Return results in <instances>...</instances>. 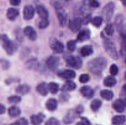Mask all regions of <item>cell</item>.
<instances>
[{"instance_id":"obj_52","label":"cell","mask_w":126,"mask_h":125,"mask_svg":"<svg viewBox=\"0 0 126 125\" xmlns=\"http://www.w3.org/2000/svg\"><path fill=\"white\" fill-rule=\"evenodd\" d=\"M11 125H17V123H16V122H14V123H13L11 124Z\"/></svg>"},{"instance_id":"obj_36","label":"cell","mask_w":126,"mask_h":125,"mask_svg":"<svg viewBox=\"0 0 126 125\" xmlns=\"http://www.w3.org/2000/svg\"><path fill=\"white\" fill-rule=\"evenodd\" d=\"M122 41L121 47V54L123 56L126 54V36H121Z\"/></svg>"},{"instance_id":"obj_4","label":"cell","mask_w":126,"mask_h":125,"mask_svg":"<svg viewBox=\"0 0 126 125\" xmlns=\"http://www.w3.org/2000/svg\"><path fill=\"white\" fill-rule=\"evenodd\" d=\"M103 47L106 52L111 58L115 60L119 58V55L116 50V47L115 44L113 42L108 39H106L103 42Z\"/></svg>"},{"instance_id":"obj_45","label":"cell","mask_w":126,"mask_h":125,"mask_svg":"<svg viewBox=\"0 0 126 125\" xmlns=\"http://www.w3.org/2000/svg\"><path fill=\"white\" fill-rule=\"evenodd\" d=\"M16 123L18 125H28V121L24 118H21L18 119L17 121H16Z\"/></svg>"},{"instance_id":"obj_10","label":"cell","mask_w":126,"mask_h":125,"mask_svg":"<svg viewBox=\"0 0 126 125\" xmlns=\"http://www.w3.org/2000/svg\"><path fill=\"white\" fill-rule=\"evenodd\" d=\"M46 66L51 71H55L59 64V58L56 56H50L47 59Z\"/></svg>"},{"instance_id":"obj_13","label":"cell","mask_w":126,"mask_h":125,"mask_svg":"<svg viewBox=\"0 0 126 125\" xmlns=\"http://www.w3.org/2000/svg\"><path fill=\"white\" fill-rule=\"evenodd\" d=\"M23 33L30 40H34L36 39L37 33L35 29L32 26H26L23 29Z\"/></svg>"},{"instance_id":"obj_46","label":"cell","mask_w":126,"mask_h":125,"mask_svg":"<svg viewBox=\"0 0 126 125\" xmlns=\"http://www.w3.org/2000/svg\"><path fill=\"white\" fill-rule=\"evenodd\" d=\"M89 4L91 7H98L100 6L99 2L96 0H89Z\"/></svg>"},{"instance_id":"obj_33","label":"cell","mask_w":126,"mask_h":125,"mask_svg":"<svg viewBox=\"0 0 126 125\" xmlns=\"http://www.w3.org/2000/svg\"><path fill=\"white\" fill-rule=\"evenodd\" d=\"M102 106V101L99 99H94L91 103V109L94 112H96L99 110Z\"/></svg>"},{"instance_id":"obj_19","label":"cell","mask_w":126,"mask_h":125,"mask_svg":"<svg viewBox=\"0 0 126 125\" xmlns=\"http://www.w3.org/2000/svg\"><path fill=\"white\" fill-rule=\"evenodd\" d=\"M46 107L49 111H54L57 108V101L55 99L50 98L46 102Z\"/></svg>"},{"instance_id":"obj_51","label":"cell","mask_w":126,"mask_h":125,"mask_svg":"<svg viewBox=\"0 0 126 125\" xmlns=\"http://www.w3.org/2000/svg\"><path fill=\"white\" fill-rule=\"evenodd\" d=\"M122 2H123V5H124L125 7H126V0H121Z\"/></svg>"},{"instance_id":"obj_12","label":"cell","mask_w":126,"mask_h":125,"mask_svg":"<svg viewBox=\"0 0 126 125\" xmlns=\"http://www.w3.org/2000/svg\"><path fill=\"white\" fill-rule=\"evenodd\" d=\"M23 18L26 20H30L32 19L34 15V9L31 5L25 6L23 11Z\"/></svg>"},{"instance_id":"obj_44","label":"cell","mask_w":126,"mask_h":125,"mask_svg":"<svg viewBox=\"0 0 126 125\" xmlns=\"http://www.w3.org/2000/svg\"><path fill=\"white\" fill-rule=\"evenodd\" d=\"M76 125H91L89 120L86 118H82L81 121L78 123Z\"/></svg>"},{"instance_id":"obj_42","label":"cell","mask_w":126,"mask_h":125,"mask_svg":"<svg viewBox=\"0 0 126 125\" xmlns=\"http://www.w3.org/2000/svg\"><path fill=\"white\" fill-rule=\"evenodd\" d=\"M118 71H119V69H118V67L117 66V65L113 64L111 66L110 68V72L111 75L114 76L117 75L118 74Z\"/></svg>"},{"instance_id":"obj_53","label":"cell","mask_w":126,"mask_h":125,"mask_svg":"<svg viewBox=\"0 0 126 125\" xmlns=\"http://www.w3.org/2000/svg\"><path fill=\"white\" fill-rule=\"evenodd\" d=\"M125 78L126 79V74H125Z\"/></svg>"},{"instance_id":"obj_24","label":"cell","mask_w":126,"mask_h":125,"mask_svg":"<svg viewBox=\"0 0 126 125\" xmlns=\"http://www.w3.org/2000/svg\"><path fill=\"white\" fill-rule=\"evenodd\" d=\"M36 91L39 94L42 96H46L48 93L47 85L44 82L41 83L37 86Z\"/></svg>"},{"instance_id":"obj_34","label":"cell","mask_w":126,"mask_h":125,"mask_svg":"<svg viewBox=\"0 0 126 125\" xmlns=\"http://www.w3.org/2000/svg\"><path fill=\"white\" fill-rule=\"evenodd\" d=\"M103 22V18L101 17H95L91 20V23L94 26L100 27Z\"/></svg>"},{"instance_id":"obj_20","label":"cell","mask_w":126,"mask_h":125,"mask_svg":"<svg viewBox=\"0 0 126 125\" xmlns=\"http://www.w3.org/2000/svg\"><path fill=\"white\" fill-rule=\"evenodd\" d=\"M90 31L88 29H83L79 33L77 36V40L79 42L85 41L89 39L90 38Z\"/></svg>"},{"instance_id":"obj_18","label":"cell","mask_w":126,"mask_h":125,"mask_svg":"<svg viewBox=\"0 0 126 125\" xmlns=\"http://www.w3.org/2000/svg\"><path fill=\"white\" fill-rule=\"evenodd\" d=\"M19 15V11L17 9L12 8H9L7 11V13H6V16L7 18L10 20H14Z\"/></svg>"},{"instance_id":"obj_3","label":"cell","mask_w":126,"mask_h":125,"mask_svg":"<svg viewBox=\"0 0 126 125\" xmlns=\"http://www.w3.org/2000/svg\"><path fill=\"white\" fill-rule=\"evenodd\" d=\"M0 42L3 49L8 55H12L17 49L16 44L9 39L6 34L0 35Z\"/></svg>"},{"instance_id":"obj_11","label":"cell","mask_w":126,"mask_h":125,"mask_svg":"<svg viewBox=\"0 0 126 125\" xmlns=\"http://www.w3.org/2000/svg\"><path fill=\"white\" fill-rule=\"evenodd\" d=\"M82 24V19L80 18H76L70 21L68 26L70 30L72 31L73 32L76 33V32H78L80 28H81Z\"/></svg>"},{"instance_id":"obj_50","label":"cell","mask_w":126,"mask_h":125,"mask_svg":"<svg viewBox=\"0 0 126 125\" xmlns=\"http://www.w3.org/2000/svg\"><path fill=\"white\" fill-rule=\"evenodd\" d=\"M122 94L124 96L126 97V84L123 86V89H122Z\"/></svg>"},{"instance_id":"obj_7","label":"cell","mask_w":126,"mask_h":125,"mask_svg":"<svg viewBox=\"0 0 126 125\" xmlns=\"http://www.w3.org/2000/svg\"><path fill=\"white\" fill-rule=\"evenodd\" d=\"M66 64L69 67L75 69H80L82 65V61L79 57L73 55H70L66 58Z\"/></svg>"},{"instance_id":"obj_6","label":"cell","mask_w":126,"mask_h":125,"mask_svg":"<svg viewBox=\"0 0 126 125\" xmlns=\"http://www.w3.org/2000/svg\"><path fill=\"white\" fill-rule=\"evenodd\" d=\"M115 4L113 2H110L107 4L103 8L102 11V18L105 22H109L113 16L114 12Z\"/></svg>"},{"instance_id":"obj_27","label":"cell","mask_w":126,"mask_h":125,"mask_svg":"<svg viewBox=\"0 0 126 125\" xmlns=\"http://www.w3.org/2000/svg\"><path fill=\"white\" fill-rule=\"evenodd\" d=\"M126 116L124 115H116L112 118V124L113 125H122L125 123Z\"/></svg>"},{"instance_id":"obj_1","label":"cell","mask_w":126,"mask_h":125,"mask_svg":"<svg viewBox=\"0 0 126 125\" xmlns=\"http://www.w3.org/2000/svg\"><path fill=\"white\" fill-rule=\"evenodd\" d=\"M107 66V61L105 58L98 57L92 59L89 62L88 68L94 74H99Z\"/></svg>"},{"instance_id":"obj_15","label":"cell","mask_w":126,"mask_h":125,"mask_svg":"<svg viewBox=\"0 0 126 125\" xmlns=\"http://www.w3.org/2000/svg\"><path fill=\"white\" fill-rule=\"evenodd\" d=\"M80 93L84 98L91 99L94 96V91L89 86H84L80 89Z\"/></svg>"},{"instance_id":"obj_31","label":"cell","mask_w":126,"mask_h":125,"mask_svg":"<svg viewBox=\"0 0 126 125\" xmlns=\"http://www.w3.org/2000/svg\"><path fill=\"white\" fill-rule=\"evenodd\" d=\"M65 2H66L65 0H50V4L52 7L56 9H58L63 8Z\"/></svg>"},{"instance_id":"obj_49","label":"cell","mask_w":126,"mask_h":125,"mask_svg":"<svg viewBox=\"0 0 126 125\" xmlns=\"http://www.w3.org/2000/svg\"><path fill=\"white\" fill-rule=\"evenodd\" d=\"M5 112H6V108L2 104L0 103V115L4 113Z\"/></svg>"},{"instance_id":"obj_23","label":"cell","mask_w":126,"mask_h":125,"mask_svg":"<svg viewBox=\"0 0 126 125\" xmlns=\"http://www.w3.org/2000/svg\"><path fill=\"white\" fill-rule=\"evenodd\" d=\"M93 52V48L91 45H85V46L82 47L80 50V53H81V56L83 57L89 56V55H92Z\"/></svg>"},{"instance_id":"obj_25","label":"cell","mask_w":126,"mask_h":125,"mask_svg":"<svg viewBox=\"0 0 126 125\" xmlns=\"http://www.w3.org/2000/svg\"><path fill=\"white\" fill-rule=\"evenodd\" d=\"M16 92L22 95L28 94L30 91V87L27 85H20L16 88Z\"/></svg>"},{"instance_id":"obj_55","label":"cell","mask_w":126,"mask_h":125,"mask_svg":"<svg viewBox=\"0 0 126 125\" xmlns=\"http://www.w3.org/2000/svg\"></svg>"},{"instance_id":"obj_35","label":"cell","mask_w":126,"mask_h":125,"mask_svg":"<svg viewBox=\"0 0 126 125\" xmlns=\"http://www.w3.org/2000/svg\"><path fill=\"white\" fill-rule=\"evenodd\" d=\"M105 32L108 36H112L114 34V26L112 24H108L105 28Z\"/></svg>"},{"instance_id":"obj_22","label":"cell","mask_w":126,"mask_h":125,"mask_svg":"<svg viewBox=\"0 0 126 125\" xmlns=\"http://www.w3.org/2000/svg\"><path fill=\"white\" fill-rule=\"evenodd\" d=\"M76 88V85L75 82H72L71 80H68L62 86L61 88V90L63 92L71 91L74 90Z\"/></svg>"},{"instance_id":"obj_28","label":"cell","mask_w":126,"mask_h":125,"mask_svg":"<svg viewBox=\"0 0 126 125\" xmlns=\"http://www.w3.org/2000/svg\"><path fill=\"white\" fill-rule=\"evenodd\" d=\"M26 66L30 69H36L39 67V62L35 58H32L27 61Z\"/></svg>"},{"instance_id":"obj_39","label":"cell","mask_w":126,"mask_h":125,"mask_svg":"<svg viewBox=\"0 0 126 125\" xmlns=\"http://www.w3.org/2000/svg\"><path fill=\"white\" fill-rule=\"evenodd\" d=\"M44 125H61V124L55 118H50L46 122Z\"/></svg>"},{"instance_id":"obj_30","label":"cell","mask_w":126,"mask_h":125,"mask_svg":"<svg viewBox=\"0 0 126 125\" xmlns=\"http://www.w3.org/2000/svg\"><path fill=\"white\" fill-rule=\"evenodd\" d=\"M8 113L12 117H17L21 113V110L18 107L12 106L8 109Z\"/></svg>"},{"instance_id":"obj_48","label":"cell","mask_w":126,"mask_h":125,"mask_svg":"<svg viewBox=\"0 0 126 125\" xmlns=\"http://www.w3.org/2000/svg\"><path fill=\"white\" fill-rule=\"evenodd\" d=\"M90 21H91V17L90 15H87L84 18H83V19L82 20V23H84V25L88 24V23Z\"/></svg>"},{"instance_id":"obj_21","label":"cell","mask_w":126,"mask_h":125,"mask_svg":"<svg viewBox=\"0 0 126 125\" xmlns=\"http://www.w3.org/2000/svg\"><path fill=\"white\" fill-rule=\"evenodd\" d=\"M44 115L42 114L33 115L30 117L31 123L33 125H40L44 120Z\"/></svg>"},{"instance_id":"obj_14","label":"cell","mask_w":126,"mask_h":125,"mask_svg":"<svg viewBox=\"0 0 126 125\" xmlns=\"http://www.w3.org/2000/svg\"><path fill=\"white\" fill-rule=\"evenodd\" d=\"M58 75L64 79H73L76 77V73L74 71L71 69H66L62 71L58 74Z\"/></svg>"},{"instance_id":"obj_17","label":"cell","mask_w":126,"mask_h":125,"mask_svg":"<svg viewBox=\"0 0 126 125\" xmlns=\"http://www.w3.org/2000/svg\"><path fill=\"white\" fill-rule=\"evenodd\" d=\"M36 10L41 19H47L49 17V12L44 6H41V5H38L36 7Z\"/></svg>"},{"instance_id":"obj_38","label":"cell","mask_w":126,"mask_h":125,"mask_svg":"<svg viewBox=\"0 0 126 125\" xmlns=\"http://www.w3.org/2000/svg\"><path fill=\"white\" fill-rule=\"evenodd\" d=\"M7 100L11 104H17L21 100V98L18 96H11L9 97Z\"/></svg>"},{"instance_id":"obj_40","label":"cell","mask_w":126,"mask_h":125,"mask_svg":"<svg viewBox=\"0 0 126 125\" xmlns=\"http://www.w3.org/2000/svg\"><path fill=\"white\" fill-rule=\"evenodd\" d=\"M49 22L48 18L47 19H41L39 23V28L40 29H44L49 26Z\"/></svg>"},{"instance_id":"obj_2","label":"cell","mask_w":126,"mask_h":125,"mask_svg":"<svg viewBox=\"0 0 126 125\" xmlns=\"http://www.w3.org/2000/svg\"><path fill=\"white\" fill-rule=\"evenodd\" d=\"M84 108L81 105H78L75 109L70 110L63 118V123L65 125H70L75 121L76 118L83 112Z\"/></svg>"},{"instance_id":"obj_26","label":"cell","mask_w":126,"mask_h":125,"mask_svg":"<svg viewBox=\"0 0 126 125\" xmlns=\"http://www.w3.org/2000/svg\"><path fill=\"white\" fill-rule=\"evenodd\" d=\"M117 83V80L115 78V77H113V75L111 76H108L106 77L103 81V83L104 85L107 87H112L116 85Z\"/></svg>"},{"instance_id":"obj_41","label":"cell","mask_w":126,"mask_h":125,"mask_svg":"<svg viewBox=\"0 0 126 125\" xmlns=\"http://www.w3.org/2000/svg\"><path fill=\"white\" fill-rule=\"evenodd\" d=\"M90 80V76L89 75L87 74H83L81 75L79 78V80L81 83H85L89 81Z\"/></svg>"},{"instance_id":"obj_8","label":"cell","mask_w":126,"mask_h":125,"mask_svg":"<svg viewBox=\"0 0 126 125\" xmlns=\"http://www.w3.org/2000/svg\"><path fill=\"white\" fill-rule=\"evenodd\" d=\"M49 46L52 51L57 53H62L64 51V45L55 38H52L49 40Z\"/></svg>"},{"instance_id":"obj_54","label":"cell","mask_w":126,"mask_h":125,"mask_svg":"<svg viewBox=\"0 0 126 125\" xmlns=\"http://www.w3.org/2000/svg\"><path fill=\"white\" fill-rule=\"evenodd\" d=\"M65 1H68V0H65Z\"/></svg>"},{"instance_id":"obj_37","label":"cell","mask_w":126,"mask_h":125,"mask_svg":"<svg viewBox=\"0 0 126 125\" xmlns=\"http://www.w3.org/2000/svg\"><path fill=\"white\" fill-rule=\"evenodd\" d=\"M66 47L69 51H74L76 49V42L74 40H69L66 44Z\"/></svg>"},{"instance_id":"obj_29","label":"cell","mask_w":126,"mask_h":125,"mask_svg":"<svg viewBox=\"0 0 126 125\" xmlns=\"http://www.w3.org/2000/svg\"><path fill=\"white\" fill-rule=\"evenodd\" d=\"M100 96L103 99L108 100H111L113 99V96H114V94H113V92L110 90H108V89L102 90L100 93Z\"/></svg>"},{"instance_id":"obj_47","label":"cell","mask_w":126,"mask_h":125,"mask_svg":"<svg viewBox=\"0 0 126 125\" xmlns=\"http://www.w3.org/2000/svg\"><path fill=\"white\" fill-rule=\"evenodd\" d=\"M10 4L14 6H17L20 4L21 0H9Z\"/></svg>"},{"instance_id":"obj_32","label":"cell","mask_w":126,"mask_h":125,"mask_svg":"<svg viewBox=\"0 0 126 125\" xmlns=\"http://www.w3.org/2000/svg\"><path fill=\"white\" fill-rule=\"evenodd\" d=\"M48 91L50 92L51 94H55L59 91V85L57 83L55 82H50L47 85Z\"/></svg>"},{"instance_id":"obj_16","label":"cell","mask_w":126,"mask_h":125,"mask_svg":"<svg viewBox=\"0 0 126 125\" xmlns=\"http://www.w3.org/2000/svg\"><path fill=\"white\" fill-rule=\"evenodd\" d=\"M113 107L117 112L122 113L125 110L126 103L122 99H117L113 104Z\"/></svg>"},{"instance_id":"obj_5","label":"cell","mask_w":126,"mask_h":125,"mask_svg":"<svg viewBox=\"0 0 126 125\" xmlns=\"http://www.w3.org/2000/svg\"><path fill=\"white\" fill-rule=\"evenodd\" d=\"M114 23L121 36H126V18L123 15L119 14L116 17Z\"/></svg>"},{"instance_id":"obj_9","label":"cell","mask_w":126,"mask_h":125,"mask_svg":"<svg viewBox=\"0 0 126 125\" xmlns=\"http://www.w3.org/2000/svg\"><path fill=\"white\" fill-rule=\"evenodd\" d=\"M56 14L61 27H65L67 23V13L62 8L56 9Z\"/></svg>"},{"instance_id":"obj_43","label":"cell","mask_w":126,"mask_h":125,"mask_svg":"<svg viewBox=\"0 0 126 125\" xmlns=\"http://www.w3.org/2000/svg\"><path fill=\"white\" fill-rule=\"evenodd\" d=\"M0 65H1L2 68L4 69H7L10 67L9 62L7 61V60H3V59L0 60Z\"/></svg>"}]
</instances>
